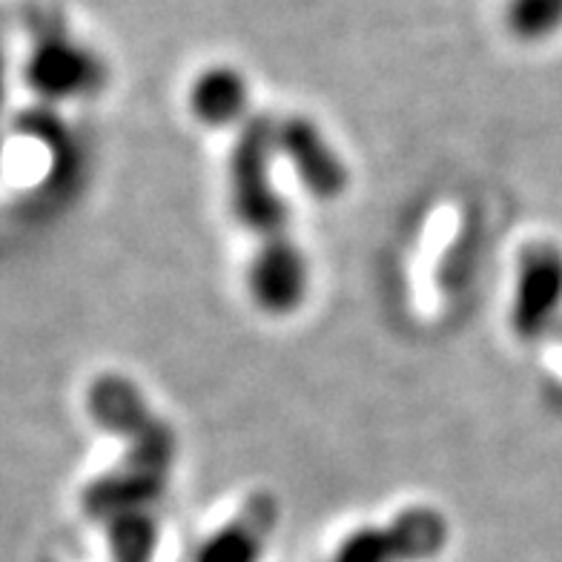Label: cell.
<instances>
[{
  "mask_svg": "<svg viewBox=\"0 0 562 562\" xmlns=\"http://www.w3.org/2000/svg\"><path fill=\"white\" fill-rule=\"evenodd\" d=\"M126 453L83 488L81 505L106 531L112 562H153L158 546L156 510L176 465V434L158 416L149 428L121 439Z\"/></svg>",
  "mask_w": 562,
  "mask_h": 562,
  "instance_id": "obj_1",
  "label": "cell"
},
{
  "mask_svg": "<svg viewBox=\"0 0 562 562\" xmlns=\"http://www.w3.org/2000/svg\"><path fill=\"white\" fill-rule=\"evenodd\" d=\"M276 121L256 119L247 121L229 149L227 164V193L229 210L236 222L261 241L288 233V204L276 190L273 161H276Z\"/></svg>",
  "mask_w": 562,
  "mask_h": 562,
  "instance_id": "obj_2",
  "label": "cell"
},
{
  "mask_svg": "<svg viewBox=\"0 0 562 562\" xmlns=\"http://www.w3.org/2000/svg\"><path fill=\"white\" fill-rule=\"evenodd\" d=\"M23 75L32 92L49 104L92 98L106 87L104 58L69 35L60 21H44L37 26Z\"/></svg>",
  "mask_w": 562,
  "mask_h": 562,
  "instance_id": "obj_3",
  "label": "cell"
},
{
  "mask_svg": "<svg viewBox=\"0 0 562 562\" xmlns=\"http://www.w3.org/2000/svg\"><path fill=\"white\" fill-rule=\"evenodd\" d=\"M451 528L437 508L416 505L385 522L350 531L327 562H428L448 546Z\"/></svg>",
  "mask_w": 562,
  "mask_h": 562,
  "instance_id": "obj_4",
  "label": "cell"
},
{
  "mask_svg": "<svg viewBox=\"0 0 562 562\" xmlns=\"http://www.w3.org/2000/svg\"><path fill=\"white\" fill-rule=\"evenodd\" d=\"M562 322V247L533 241L522 250L510 299V327L522 341L548 336Z\"/></svg>",
  "mask_w": 562,
  "mask_h": 562,
  "instance_id": "obj_5",
  "label": "cell"
},
{
  "mask_svg": "<svg viewBox=\"0 0 562 562\" xmlns=\"http://www.w3.org/2000/svg\"><path fill=\"white\" fill-rule=\"evenodd\" d=\"M276 153L288 158L304 190L316 199H339L348 190V167L311 119L276 121Z\"/></svg>",
  "mask_w": 562,
  "mask_h": 562,
  "instance_id": "obj_6",
  "label": "cell"
},
{
  "mask_svg": "<svg viewBox=\"0 0 562 562\" xmlns=\"http://www.w3.org/2000/svg\"><path fill=\"white\" fill-rule=\"evenodd\" d=\"M307 281H311L307 259L288 233L265 238L252 256L250 273H247L252 302L273 316L296 311L307 296Z\"/></svg>",
  "mask_w": 562,
  "mask_h": 562,
  "instance_id": "obj_7",
  "label": "cell"
},
{
  "mask_svg": "<svg viewBox=\"0 0 562 562\" xmlns=\"http://www.w3.org/2000/svg\"><path fill=\"white\" fill-rule=\"evenodd\" d=\"M279 519V505L270 494H252L222 531H215L195 551L193 562H261L265 546Z\"/></svg>",
  "mask_w": 562,
  "mask_h": 562,
  "instance_id": "obj_8",
  "label": "cell"
},
{
  "mask_svg": "<svg viewBox=\"0 0 562 562\" xmlns=\"http://www.w3.org/2000/svg\"><path fill=\"white\" fill-rule=\"evenodd\" d=\"M250 83L236 67L218 64L199 75L190 87V110L207 126H229L247 115Z\"/></svg>",
  "mask_w": 562,
  "mask_h": 562,
  "instance_id": "obj_9",
  "label": "cell"
},
{
  "mask_svg": "<svg viewBox=\"0 0 562 562\" xmlns=\"http://www.w3.org/2000/svg\"><path fill=\"white\" fill-rule=\"evenodd\" d=\"M505 26L526 44L546 41L562 30V0H508Z\"/></svg>",
  "mask_w": 562,
  "mask_h": 562,
  "instance_id": "obj_10",
  "label": "cell"
}]
</instances>
